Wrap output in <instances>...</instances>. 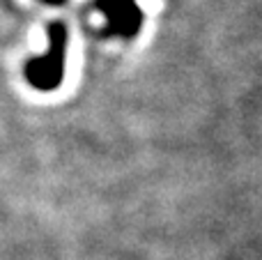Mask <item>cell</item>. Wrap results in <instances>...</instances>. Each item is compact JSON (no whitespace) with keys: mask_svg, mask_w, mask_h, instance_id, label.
Listing matches in <instances>:
<instances>
[{"mask_svg":"<svg viewBox=\"0 0 262 260\" xmlns=\"http://www.w3.org/2000/svg\"><path fill=\"white\" fill-rule=\"evenodd\" d=\"M49 5H60V0H46Z\"/></svg>","mask_w":262,"mask_h":260,"instance_id":"7a4b0ae2","label":"cell"},{"mask_svg":"<svg viewBox=\"0 0 262 260\" xmlns=\"http://www.w3.org/2000/svg\"><path fill=\"white\" fill-rule=\"evenodd\" d=\"M49 53L39 60H30L26 67V78L39 90H51L60 83L64 67V46H67V28L64 23L49 26Z\"/></svg>","mask_w":262,"mask_h":260,"instance_id":"6da1fadb","label":"cell"}]
</instances>
